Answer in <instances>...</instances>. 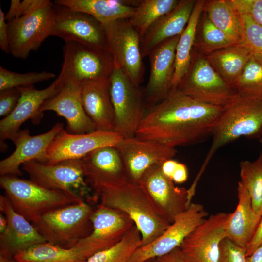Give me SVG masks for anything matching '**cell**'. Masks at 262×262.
I'll return each mask as SVG.
<instances>
[{
  "label": "cell",
  "mask_w": 262,
  "mask_h": 262,
  "mask_svg": "<svg viewBox=\"0 0 262 262\" xmlns=\"http://www.w3.org/2000/svg\"><path fill=\"white\" fill-rule=\"evenodd\" d=\"M223 110L172 89L164 99L147 108L135 136L174 148L197 143L211 136Z\"/></svg>",
  "instance_id": "6da1fadb"
},
{
  "label": "cell",
  "mask_w": 262,
  "mask_h": 262,
  "mask_svg": "<svg viewBox=\"0 0 262 262\" xmlns=\"http://www.w3.org/2000/svg\"><path fill=\"white\" fill-rule=\"evenodd\" d=\"M83 162L85 179L94 195L99 199L100 204L125 213L132 219L141 233L140 246L155 240L170 225L139 182L126 175L100 171Z\"/></svg>",
  "instance_id": "7a4b0ae2"
},
{
  "label": "cell",
  "mask_w": 262,
  "mask_h": 262,
  "mask_svg": "<svg viewBox=\"0 0 262 262\" xmlns=\"http://www.w3.org/2000/svg\"><path fill=\"white\" fill-rule=\"evenodd\" d=\"M262 128V97L237 92L225 106L213 131L211 147L193 183L196 185L216 151L243 136L260 135Z\"/></svg>",
  "instance_id": "3957f363"
},
{
  "label": "cell",
  "mask_w": 262,
  "mask_h": 262,
  "mask_svg": "<svg viewBox=\"0 0 262 262\" xmlns=\"http://www.w3.org/2000/svg\"><path fill=\"white\" fill-rule=\"evenodd\" d=\"M0 186L14 209L33 224L49 212L84 199L75 194L48 189L15 176H0Z\"/></svg>",
  "instance_id": "277c9868"
},
{
  "label": "cell",
  "mask_w": 262,
  "mask_h": 262,
  "mask_svg": "<svg viewBox=\"0 0 262 262\" xmlns=\"http://www.w3.org/2000/svg\"><path fill=\"white\" fill-rule=\"evenodd\" d=\"M94 211L82 199L49 212L33 224L47 242L71 248L92 232Z\"/></svg>",
  "instance_id": "5b68a950"
},
{
  "label": "cell",
  "mask_w": 262,
  "mask_h": 262,
  "mask_svg": "<svg viewBox=\"0 0 262 262\" xmlns=\"http://www.w3.org/2000/svg\"><path fill=\"white\" fill-rule=\"evenodd\" d=\"M65 42L63 62L58 75L63 82L80 84L85 81L110 79L115 65L108 50L75 41Z\"/></svg>",
  "instance_id": "8992f818"
},
{
  "label": "cell",
  "mask_w": 262,
  "mask_h": 262,
  "mask_svg": "<svg viewBox=\"0 0 262 262\" xmlns=\"http://www.w3.org/2000/svg\"><path fill=\"white\" fill-rule=\"evenodd\" d=\"M101 24L115 66L120 68L135 86L139 87L144 80L145 66L138 32L129 18Z\"/></svg>",
  "instance_id": "52a82bcc"
},
{
  "label": "cell",
  "mask_w": 262,
  "mask_h": 262,
  "mask_svg": "<svg viewBox=\"0 0 262 262\" xmlns=\"http://www.w3.org/2000/svg\"><path fill=\"white\" fill-rule=\"evenodd\" d=\"M110 82L115 131L123 138L135 136L146 113L143 91L116 66L110 77Z\"/></svg>",
  "instance_id": "ba28073f"
},
{
  "label": "cell",
  "mask_w": 262,
  "mask_h": 262,
  "mask_svg": "<svg viewBox=\"0 0 262 262\" xmlns=\"http://www.w3.org/2000/svg\"><path fill=\"white\" fill-rule=\"evenodd\" d=\"M91 220V233L72 247L85 261L94 254L117 244L135 225L126 213L100 204L94 210Z\"/></svg>",
  "instance_id": "9c48e42d"
},
{
  "label": "cell",
  "mask_w": 262,
  "mask_h": 262,
  "mask_svg": "<svg viewBox=\"0 0 262 262\" xmlns=\"http://www.w3.org/2000/svg\"><path fill=\"white\" fill-rule=\"evenodd\" d=\"M176 89L198 101L220 107L227 105L237 93L207 58L199 56L192 57L189 68Z\"/></svg>",
  "instance_id": "30bf717a"
},
{
  "label": "cell",
  "mask_w": 262,
  "mask_h": 262,
  "mask_svg": "<svg viewBox=\"0 0 262 262\" xmlns=\"http://www.w3.org/2000/svg\"><path fill=\"white\" fill-rule=\"evenodd\" d=\"M21 166L30 180L41 186L73 193L83 199H93L89 196L91 189L85 179L82 159L65 160L53 164L31 160Z\"/></svg>",
  "instance_id": "8fae6325"
},
{
  "label": "cell",
  "mask_w": 262,
  "mask_h": 262,
  "mask_svg": "<svg viewBox=\"0 0 262 262\" xmlns=\"http://www.w3.org/2000/svg\"><path fill=\"white\" fill-rule=\"evenodd\" d=\"M54 2L47 4L7 23L9 52L16 58L26 59L49 36L54 19Z\"/></svg>",
  "instance_id": "7c38bea8"
},
{
  "label": "cell",
  "mask_w": 262,
  "mask_h": 262,
  "mask_svg": "<svg viewBox=\"0 0 262 262\" xmlns=\"http://www.w3.org/2000/svg\"><path fill=\"white\" fill-rule=\"evenodd\" d=\"M53 8L50 36L61 38L65 42L75 41L109 51L102 25L94 17L54 2Z\"/></svg>",
  "instance_id": "4fadbf2b"
},
{
  "label": "cell",
  "mask_w": 262,
  "mask_h": 262,
  "mask_svg": "<svg viewBox=\"0 0 262 262\" xmlns=\"http://www.w3.org/2000/svg\"><path fill=\"white\" fill-rule=\"evenodd\" d=\"M231 214L220 212L210 215L185 238L179 247L188 262H218Z\"/></svg>",
  "instance_id": "5bb4252c"
},
{
  "label": "cell",
  "mask_w": 262,
  "mask_h": 262,
  "mask_svg": "<svg viewBox=\"0 0 262 262\" xmlns=\"http://www.w3.org/2000/svg\"><path fill=\"white\" fill-rule=\"evenodd\" d=\"M208 215L202 205L191 203L160 237L150 244L138 248L131 257L130 262H145L169 253L179 247L185 238Z\"/></svg>",
  "instance_id": "9a60e30c"
},
{
  "label": "cell",
  "mask_w": 262,
  "mask_h": 262,
  "mask_svg": "<svg viewBox=\"0 0 262 262\" xmlns=\"http://www.w3.org/2000/svg\"><path fill=\"white\" fill-rule=\"evenodd\" d=\"M161 164H154L143 174L139 183L144 187L161 214L170 223L189 206L188 190L176 186L162 172Z\"/></svg>",
  "instance_id": "2e32d148"
},
{
  "label": "cell",
  "mask_w": 262,
  "mask_h": 262,
  "mask_svg": "<svg viewBox=\"0 0 262 262\" xmlns=\"http://www.w3.org/2000/svg\"><path fill=\"white\" fill-rule=\"evenodd\" d=\"M122 138L115 131L96 130L85 134H72L63 128L49 146L45 164H53L65 160L82 159L99 147L115 146Z\"/></svg>",
  "instance_id": "e0dca14e"
},
{
  "label": "cell",
  "mask_w": 262,
  "mask_h": 262,
  "mask_svg": "<svg viewBox=\"0 0 262 262\" xmlns=\"http://www.w3.org/2000/svg\"><path fill=\"white\" fill-rule=\"evenodd\" d=\"M115 146L121 155L127 176L137 182L150 166L173 159L177 152L175 148L136 136L123 138Z\"/></svg>",
  "instance_id": "ac0fdd59"
},
{
  "label": "cell",
  "mask_w": 262,
  "mask_h": 262,
  "mask_svg": "<svg viewBox=\"0 0 262 262\" xmlns=\"http://www.w3.org/2000/svg\"><path fill=\"white\" fill-rule=\"evenodd\" d=\"M63 84L58 76L43 89H37L33 85L19 87L21 96L16 107L10 115L0 121V143L6 140L12 141L26 121L31 119L33 124L40 123L44 115L40 113L41 106L58 92Z\"/></svg>",
  "instance_id": "d6986e66"
},
{
  "label": "cell",
  "mask_w": 262,
  "mask_h": 262,
  "mask_svg": "<svg viewBox=\"0 0 262 262\" xmlns=\"http://www.w3.org/2000/svg\"><path fill=\"white\" fill-rule=\"evenodd\" d=\"M180 36L174 37L164 42L148 55L150 74L143 92L147 108L164 99L172 89L176 49Z\"/></svg>",
  "instance_id": "ffe728a7"
},
{
  "label": "cell",
  "mask_w": 262,
  "mask_h": 262,
  "mask_svg": "<svg viewBox=\"0 0 262 262\" xmlns=\"http://www.w3.org/2000/svg\"><path fill=\"white\" fill-rule=\"evenodd\" d=\"M52 111L66 121V131L72 134H85L96 131L95 127L84 109L80 83L63 82L58 92L47 99L40 113Z\"/></svg>",
  "instance_id": "44dd1931"
},
{
  "label": "cell",
  "mask_w": 262,
  "mask_h": 262,
  "mask_svg": "<svg viewBox=\"0 0 262 262\" xmlns=\"http://www.w3.org/2000/svg\"><path fill=\"white\" fill-rule=\"evenodd\" d=\"M63 129V124L57 123L46 132L31 135L28 129L20 130L12 141L15 151L0 162V176H20V166L26 162L35 160L47 162V149L58 133Z\"/></svg>",
  "instance_id": "7402d4cb"
},
{
  "label": "cell",
  "mask_w": 262,
  "mask_h": 262,
  "mask_svg": "<svg viewBox=\"0 0 262 262\" xmlns=\"http://www.w3.org/2000/svg\"><path fill=\"white\" fill-rule=\"evenodd\" d=\"M0 210L8 221L0 234V256L14 258L19 251L47 242L33 224L14 209L6 196L0 195Z\"/></svg>",
  "instance_id": "603a6c76"
},
{
  "label": "cell",
  "mask_w": 262,
  "mask_h": 262,
  "mask_svg": "<svg viewBox=\"0 0 262 262\" xmlns=\"http://www.w3.org/2000/svg\"><path fill=\"white\" fill-rule=\"evenodd\" d=\"M196 1L180 0L172 11L157 20L141 38L143 58L170 39L180 35L190 18Z\"/></svg>",
  "instance_id": "cb8c5ba5"
},
{
  "label": "cell",
  "mask_w": 262,
  "mask_h": 262,
  "mask_svg": "<svg viewBox=\"0 0 262 262\" xmlns=\"http://www.w3.org/2000/svg\"><path fill=\"white\" fill-rule=\"evenodd\" d=\"M84 109L96 130L115 131V115L110 94V79L80 83Z\"/></svg>",
  "instance_id": "d4e9b609"
},
{
  "label": "cell",
  "mask_w": 262,
  "mask_h": 262,
  "mask_svg": "<svg viewBox=\"0 0 262 262\" xmlns=\"http://www.w3.org/2000/svg\"><path fill=\"white\" fill-rule=\"evenodd\" d=\"M238 202L231 213L227 229V238L236 245L246 248L251 240L262 216L254 210L250 195L243 184L237 187Z\"/></svg>",
  "instance_id": "484cf974"
},
{
  "label": "cell",
  "mask_w": 262,
  "mask_h": 262,
  "mask_svg": "<svg viewBox=\"0 0 262 262\" xmlns=\"http://www.w3.org/2000/svg\"><path fill=\"white\" fill-rule=\"evenodd\" d=\"M139 0H56L54 3L87 13L101 24L131 17Z\"/></svg>",
  "instance_id": "4316f807"
},
{
  "label": "cell",
  "mask_w": 262,
  "mask_h": 262,
  "mask_svg": "<svg viewBox=\"0 0 262 262\" xmlns=\"http://www.w3.org/2000/svg\"><path fill=\"white\" fill-rule=\"evenodd\" d=\"M205 1H196L188 23L177 45L172 89L177 88L187 73L191 62L196 29Z\"/></svg>",
  "instance_id": "83f0119b"
},
{
  "label": "cell",
  "mask_w": 262,
  "mask_h": 262,
  "mask_svg": "<svg viewBox=\"0 0 262 262\" xmlns=\"http://www.w3.org/2000/svg\"><path fill=\"white\" fill-rule=\"evenodd\" d=\"M252 53L237 44L209 54L207 59L213 68L232 88Z\"/></svg>",
  "instance_id": "f1b7e54d"
},
{
  "label": "cell",
  "mask_w": 262,
  "mask_h": 262,
  "mask_svg": "<svg viewBox=\"0 0 262 262\" xmlns=\"http://www.w3.org/2000/svg\"><path fill=\"white\" fill-rule=\"evenodd\" d=\"M207 17L237 44L241 42L242 30L238 16L229 0L205 1Z\"/></svg>",
  "instance_id": "f546056e"
},
{
  "label": "cell",
  "mask_w": 262,
  "mask_h": 262,
  "mask_svg": "<svg viewBox=\"0 0 262 262\" xmlns=\"http://www.w3.org/2000/svg\"><path fill=\"white\" fill-rule=\"evenodd\" d=\"M177 0H142L135 7L129 18L141 38L149 28L159 18L166 14L178 4Z\"/></svg>",
  "instance_id": "4dcf8cb0"
},
{
  "label": "cell",
  "mask_w": 262,
  "mask_h": 262,
  "mask_svg": "<svg viewBox=\"0 0 262 262\" xmlns=\"http://www.w3.org/2000/svg\"><path fill=\"white\" fill-rule=\"evenodd\" d=\"M16 262H86L72 248H65L48 242L19 251Z\"/></svg>",
  "instance_id": "1f68e13d"
},
{
  "label": "cell",
  "mask_w": 262,
  "mask_h": 262,
  "mask_svg": "<svg viewBox=\"0 0 262 262\" xmlns=\"http://www.w3.org/2000/svg\"><path fill=\"white\" fill-rule=\"evenodd\" d=\"M240 181L247 190L256 213L262 216V154L253 161L240 162Z\"/></svg>",
  "instance_id": "d6a6232c"
},
{
  "label": "cell",
  "mask_w": 262,
  "mask_h": 262,
  "mask_svg": "<svg viewBox=\"0 0 262 262\" xmlns=\"http://www.w3.org/2000/svg\"><path fill=\"white\" fill-rule=\"evenodd\" d=\"M141 245L140 232L134 225L117 244L94 254L86 262H130L134 252Z\"/></svg>",
  "instance_id": "836d02e7"
},
{
  "label": "cell",
  "mask_w": 262,
  "mask_h": 262,
  "mask_svg": "<svg viewBox=\"0 0 262 262\" xmlns=\"http://www.w3.org/2000/svg\"><path fill=\"white\" fill-rule=\"evenodd\" d=\"M82 159L100 171L114 175H127L121 155L115 146L99 147Z\"/></svg>",
  "instance_id": "e575fe53"
},
{
  "label": "cell",
  "mask_w": 262,
  "mask_h": 262,
  "mask_svg": "<svg viewBox=\"0 0 262 262\" xmlns=\"http://www.w3.org/2000/svg\"><path fill=\"white\" fill-rule=\"evenodd\" d=\"M237 92L262 97V59L252 54L236 79Z\"/></svg>",
  "instance_id": "d590c367"
},
{
  "label": "cell",
  "mask_w": 262,
  "mask_h": 262,
  "mask_svg": "<svg viewBox=\"0 0 262 262\" xmlns=\"http://www.w3.org/2000/svg\"><path fill=\"white\" fill-rule=\"evenodd\" d=\"M55 75L47 71L19 73L0 66V91L4 89L33 86L37 82L55 77Z\"/></svg>",
  "instance_id": "8d00e7d4"
},
{
  "label": "cell",
  "mask_w": 262,
  "mask_h": 262,
  "mask_svg": "<svg viewBox=\"0 0 262 262\" xmlns=\"http://www.w3.org/2000/svg\"><path fill=\"white\" fill-rule=\"evenodd\" d=\"M236 13L242 30L239 45L246 48L253 55L262 59V27L256 23L249 15Z\"/></svg>",
  "instance_id": "74e56055"
},
{
  "label": "cell",
  "mask_w": 262,
  "mask_h": 262,
  "mask_svg": "<svg viewBox=\"0 0 262 262\" xmlns=\"http://www.w3.org/2000/svg\"><path fill=\"white\" fill-rule=\"evenodd\" d=\"M237 44L227 34L215 26L206 16L202 28L201 48L205 52L210 53L216 50Z\"/></svg>",
  "instance_id": "f35d334b"
},
{
  "label": "cell",
  "mask_w": 262,
  "mask_h": 262,
  "mask_svg": "<svg viewBox=\"0 0 262 262\" xmlns=\"http://www.w3.org/2000/svg\"><path fill=\"white\" fill-rule=\"evenodd\" d=\"M49 0H12L10 8L5 15L7 22L25 15L47 4Z\"/></svg>",
  "instance_id": "ab89813d"
},
{
  "label": "cell",
  "mask_w": 262,
  "mask_h": 262,
  "mask_svg": "<svg viewBox=\"0 0 262 262\" xmlns=\"http://www.w3.org/2000/svg\"><path fill=\"white\" fill-rule=\"evenodd\" d=\"M246 250L228 238L220 243L218 262H246Z\"/></svg>",
  "instance_id": "60d3db41"
},
{
  "label": "cell",
  "mask_w": 262,
  "mask_h": 262,
  "mask_svg": "<svg viewBox=\"0 0 262 262\" xmlns=\"http://www.w3.org/2000/svg\"><path fill=\"white\" fill-rule=\"evenodd\" d=\"M236 12L249 15L262 27V0H229Z\"/></svg>",
  "instance_id": "b9f144b4"
},
{
  "label": "cell",
  "mask_w": 262,
  "mask_h": 262,
  "mask_svg": "<svg viewBox=\"0 0 262 262\" xmlns=\"http://www.w3.org/2000/svg\"><path fill=\"white\" fill-rule=\"evenodd\" d=\"M21 96L18 87L0 91V116L3 118L10 115L16 107Z\"/></svg>",
  "instance_id": "7bdbcfd3"
},
{
  "label": "cell",
  "mask_w": 262,
  "mask_h": 262,
  "mask_svg": "<svg viewBox=\"0 0 262 262\" xmlns=\"http://www.w3.org/2000/svg\"><path fill=\"white\" fill-rule=\"evenodd\" d=\"M5 15L0 5V47L4 52L10 53L7 23Z\"/></svg>",
  "instance_id": "ee69618b"
},
{
  "label": "cell",
  "mask_w": 262,
  "mask_h": 262,
  "mask_svg": "<svg viewBox=\"0 0 262 262\" xmlns=\"http://www.w3.org/2000/svg\"><path fill=\"white\" fill-rule=\"evenodd\" d=\"M262 243V216L251 240L246 248V256L250 255Z\"/></svg>",
  "instance_id": "f6af8a7d"
},
{
  "label": "cell",
  "mask_w": 262,
  "mask_h": 262,
  "mask_svg": "<svg viewBox=\"0 0 262 262\" xmlns=\"http://www.w3.org/2000/svg\"><path fill=\"white\" fill-rule=\"evenodd\" d=\"M156 259L157 262H188L182 255L179 247Z\"/></svg>",
  "instance_id": "bcb514c9"
},
{
  "label": "cell",
  "mask_w": 262,
  "mask_h": 262,
  "mask_svg": "<svg viewBox=\"0 0 262 262\" xmlns=\"http://www.w3.org/2000/svg\"><path fill=\"white\" fill-rule=\"evenodd\" d=\"M188 178V170L186 166L179 162L174 173L172 180L177 183H182L186 181Z\"/></svg>",
  "instance_id": "7dc6e473"
},
{
  "label": "cell",
  "mask_w": 262,
  "mask_h": 262,
  "mask_svg": "<svg viewBox=\"0 0 262 262\" xmlns=\"http://www.w3.org/2000/svg\"><path fill=\"white\" fill-rule=\"evenodd\" d=\"M178 163L179 162L173 159L166 160L161 164L162 172L166 176L172 180Z\"/></svg>",
  "instance_id": "c3c4849f"
},
{
  "label": "cell",
  "mask_w": 262,
  "mask_h": 262,
  "mask_svg": "<svg viewBox=\"0 0 262 262\" xmlns=\"http://www.w3.org/2000/svg\"><path fill=\"white\" fill-rule=\"evenodd\" d=\"M246 262H262V243L249 256L246 257Z\"/></svg>",
  "instance_id": "681fc988"
},
{
  "label": "cell",
  "mask_w": 262,
  "mask_h": 262,
  "mask_svg": "<svg viewBox=\"0 0 262 262\" xmlns=\"http://www.w3.org/2000/svg\"><path fill=\"white\" fill-rule=\"evenodd\" d=\"M8 225L6 217L4 213H0V234L3 233L6 229Z\"/></svg>",
  "instance_id": "f907efd6"
},
{
  "label": "cell",
  "mask_w": 262,
  "mask_h": 262,
  "mask_svg": "<svg viewBox=\"0 0 262 262\" xmlns=\"http://www.w3.org/2000/svg\"><path fill=\"white\" fill-rule=\"evenodd\" d=\"M0 262H16L15 258H9L0 256Z\"/></svg>",
  "instance_id": "816d5d0a"
},
{
  "label": "cell",
  "mask_w": 262,
  "mask_h": 262,
  "mask_svg": "<svg viewBox=\"0 0 262 262\" xmlns=\"http://www.w3.org/2000/svg\"><path fill=\"white\" fill-rule=\"evenodd\" d=\"M145 262H157L156 259L155 258V259H149L148 260H147V261H145Z\"/></svg>",
  "instance_id": "f5cc1de1"
},
{
  "label": "cell",
  "mask_w": 262,
  "mask_h": 262,
  "mask_svg": "<svg viewBox=\"0 0 262 262\" xmlns=\"http://www.w3.org/2000/svg\"><path fill=\"white\" fill-rule=\"evenodd\" d=\"M259 142L262 145V136L259 139Z\"/></svg>",
  "instance_id": "db71d44e"
},
{
  "label": "cell",
  "mask_w": 262,
  "mask_h": 262,
  "mask_svg": "<svg viewBox=\"0 0 262 262\" xmlns=\"http://www.w3.org/2000/svg\"><path fill=\"white\" fill-rule=\"evenodd\" d=\"M260 135L262 136V128L261 131Z\"/></svg>",
  "instance_id": "11a10c76"
}]
</instances>
